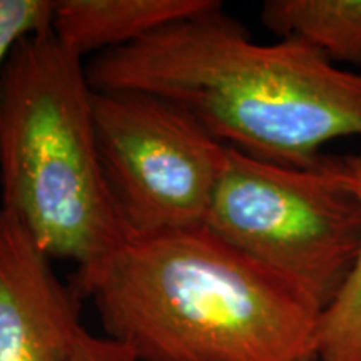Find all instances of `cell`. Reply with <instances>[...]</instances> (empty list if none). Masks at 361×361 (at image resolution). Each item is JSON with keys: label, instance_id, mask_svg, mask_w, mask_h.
Returning a JSON list of instances; mask_svg holds the SVG:
<instances>
[{"label": "cell", "instance_id": "obj_1", "mask_svg": "<svg viewBox=\"0 0 361 361\" xmlns=\"http://www.w3.org/2000/svg\"><path fill=\"white\" fill-rule=\"evenodd\" d=\"M85 69L96 92L164 99L226 147L273 164L314 168L326 144L361 137V72L295 39L255 42L221 2Z\"/></svg>", "mask_w": 361, "mask_h": 361}, {"label": "cell", "instance_id": "obj_2", "mask_svg": "<svg viewBox=\"0 0 361 361\" xmlns=\"http://www.w3.org/2000/svg\"><path fill=\"white\" fill-rule=\"evenodd\" d=\"M71 284L137 361H300L319 306L202 228L129 239Z\"/></svg>", "mask_w": 361, "mask_h": 361}, {"label": "cell", "instance_id": "obj_3", "mask_svg": "<svg viewBox=\"0 0 361 361\" xmlns=\"http://www.w3.org/2000/svg\"><path fill=\"white\" fill-rule=\"evenodd\" d=\"M84 59L51 29L0 67V206L51 259L92 268L129 241L99 156Z\"/></svg>", "mask_w": 361, "mask_h": 361}, {"label": "cell", "instance_id": "obj_4", "mask_svg": "<svg viewBox=\"0 0 361 361\" xmlns=\"http://www.w3.org/2000/svg\"><path fill=\"white\" fill-rule=\"evenodd\" d=\"M206 228L323 311L358 259L361 202L326 154L314 168H291L228 147Z\"/></svg>", "mask_w": 361, "mask_h": 361}, {"label": "cell", "instance_id": "obj_5", "mask_svg": "<svg viewBox=\"0 0 361 361\" xmlns=\"http://www.w3.org/2000/svg\"><path fill=\"white\" fill-rule=\"evenodd\" d=\"M107 188L129 239L206 226L228 147L164 99L135 90L94 94Z\"/></svg>", "mask_w": 361, "mask_h": 361}, {"label": "cell", "instance_id": "obj_6", "mask_svg": "<svg viewBox=\"0 0 361 361\" xmlns=\"http://www.w3.org/2000/svg\"><path fill=\"white\" fill-rule=\"evenodd\" d=\"M84 301L0 206V361H72Z\"/></svg>", "mask_w": 361, "mask_h": 361}, {"label": "cell", "instance_id": "obj_7", "mask_svg": "<svg viewBox=\"0 0 361 361\" xmlns=\"http://www.w3.org/2000/svg\"><path fill=\"white\" fill-rule=\"evenodd\" d=\"M216 0H59L51 30L79 57L126 47L196 16Z\"/></svg>", "mask_w": 361, "mask_h": 361}, {"label": "cell", "instance_id": "obj_8", "mask_svg": "<svg viewBox=\"0 0 361 361\" xmlns=\"http://www.w3.org/2000/svg\"><path fill=\"white\" fill-rule=\"evenodd\" d=\"M259 20L279 39L300 40L335 66H361V0H268Z\"/></svg>", "mask_w": 361, "mask_h": 361}, {"label": "cell", "instance_id": "obj_9", "mask_svg": "<svg viewBox=\"0 0 361 361\" xmlns=\"http://www.w3.org/2000/svg\"><path fill=\"white\" fill-rule=\"evenodd\" d=\"M328 161L361 202V149L353 154L328 156ZM314 356L318 361H361V247L348 281L319 314Z\"/></svg>", "mask_w": 361, "mask_h": 361}, {"label": "cell", "instance_id": "obj_10", "mask_svg": "<svg viewBox=\"0 0 361 361\" xmlns=\"http://www.w3.org/2000/svg\"><path fill=\"white\" fill-rule=\"evenodd\" d=\"M54 6L52 0H0V67L20 39L51 29Z\"/></svg>", "mask_w": 361, "mask_h": 361}, {"label": "cell", "instance_id": "obj_11", "mask_svg": "<svg viewBox=\"0 0 361 361\" xmlns=\"http://www.w3.org/2000/svg\"><path fill=\"white\" fill-rule=\"evenodd\" d=\"M72 361H137L135 356L112 338L97 336L82 329L75 343Z\"/></svg>", "mask_w": 361, "mask_h": 361}, {"label": "cell", "instance_id": "obj_12", "mask_svg": "<svg viewBox=\"0 0 361 361\" xmlns=\"http://www.w3.org/2000/svg\"><path fill=\"white\" fill-rule=\"evenodd\" d=\"M300 361H318V360H316V356L313 355V356H306V358H303V360H300Z\"/></svg>", "mask_w": 361, "mask_h": 361}]
</instances>
